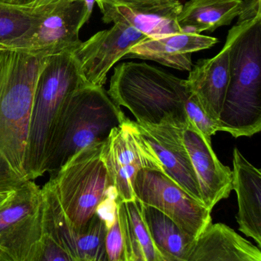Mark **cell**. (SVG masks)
I'll use <instances>...</instances> for the list:
<instances>
[{"label": "cell", "instance_id": "cell-25", "mask_svg": "<svg viewBox=\"0 0 261 261\" xmlns=\"http://www.w3.org/2000/svg\"><path fill=\"white\" fill-rule=\"evenodd\" d=\"M185 109L188 120L194 124L207 140L211 141V137L219 132V125L207 116L196 98L189 92L185 100Z\"/></svg>", "mask_w": 261, "mask_h": 261}, {"label": "cell", "instance_id": "cell-24", "mask_svg": "<svg viewBox=\"0 0 261 261\" xmlns=\"http://www.w3.org/2000/svg\"><path fill=\"white\" fill-rule=\"evenodd\" d=\"M25 261H78L47 234L34 247Z\"/></svg>", "mask_w": 261, "mask_h": 261}, {"label": "cell", "instance_id": "cell-27", "mask_svg": "<svg viewBox=\"0 0 261 261\" xmlns=\"http://www.w3.org/2000/svg\"><path fill=\"white\" fill-rule=\"evenodd\" d=\"M95 215L102 221L106 229H110L117 220L116 193L113 187H110L103 200L97 207Z\"/></svg>", "mask_w": 261, "mask_h": 261}, {"label": "cell", "instance_id": "cell-18", "mask_svg": "<svg viewBox=\"0 0 261 261\" xmlns=\"http://www.w3.org/2000/svg\"><path fill=\"white\" fill-rule=\"evenodd\" d=\"M184 261H261L260 248L225 224L211 222Z\"/></svg>", "mask_w": 261, "mask_h": 261}, {"label": "cell", "instance_id": "cell-32", "mask_svg": "<svg viewBox=\"0 0 261 261\" xmlns=\"http://www.w3.org/2000/svg\"><path fill=\"white\" fill-rule=\"evenodd\" d=\"M0 261H15L13 259L11 258L9 255L5 254L3 251H0Z\"/></svg>", "mask_w": 261, "mask_h": 261}, {"label": "cell", "instance_id": "cell-23", "mask_svg": "<svg viewBox=\"0 0 261 261\" xmlns=\"http://www.w3.org/2000/svg\"><path fill=\"white\" fill-rule=\"evenodd\" d=\"M107 229L94 214L80 231L70 228L64 234L62 246L78 261H108L105 248Z\"/></svg>", "mask_w": 261, "mask_h": 261}, {"label": "cell", "instance_id": "cell-3", "mask_svg": "<svg viewBox=\"0 0 261 261\" xmlns=\"http://www.w3.org/2000/svg\"><path fill=\"white\" fill-rule=\"evenodd\" d=\"M86 85L72 52L48 57L37 80L31 110L28 145L30 180L47 173L54 138L74 92Z\"/></svg>", "mask_w": 261, "mask_h": 261}, {"label": "cell", "instance_id": "cell-15", "mask_svg": "<svg viewBox=\"0 0 261 261\" xmlns=\"http://www.w3.org/2000/svg\"><path fill=\"white\" fill-rule=\"evenodd\" d=\"M228 83L229 50L227 44L213 58L199 60L192 67L188 79L184 80L187 90L196 98L207 116L218 125Z\"/></svg>", "mask_w": 261, "mask_h": 261}, {"label": "cell", "instance_id": "cell-8", "mask_svg": "<svg viewBox=\"0 0 261 261\" xmlns=\"http://www.w3.org/2000/svg\"><path fill=\"white\" fill-rule=\"evenodd\" d=\"M43 234L41 188L29 180L0 206V251L25 261Z\"/></svg>", "mask_w": 261, "mask_h": 261}, {"label": "cell", "instance_id": "cell-13", "mask_svg": "<svg viewBox=\"0 0 261 261\" xmlns=\"http://www.w3.org/2000/svg\"><path fill=\"white\" fill-rule=\"evenodd\" d=\"M104 23L131 26L148 38L182 33L178 17L182 5L179 0L118 2L95 0Z\"/></svg>", "mask_w": 261, "mask_h": 261}, {"label": "cell", "instance_id": "cell-33", "mask_svg": "<svg viewBox=\"0 0 261 261\" xmlns=\"http://www.w3.org/2000/svg\"><path fill=\"white\" fill-rule=\"evenodd\" d=\"M112 1H118V2H139V1H147V0H112Z\"/></svg>", "mask_w": 261, "mask_h": 261}, {"label": "cell", "instance_id": "cell-11", "mask_svg": "<svg viewBox=\"0 0 261 261\" xmlns=\"http://www.w3.org/2000/svg\"><path fill=\"white\" fill-rule=\"evenodd\" d=\"M87 21L84 0L58 4L42 12L33 35L18 51L45 57L63 52L73 53L82 42L79 32Z\"/></svg>", "mask_w": 261, "mask_h": 261}, {"label": "cell", "instance_id": "cell-21", "mask_svg": "<svg viewBox=\"0 0 261 261\" xmlns=\"http://www.w3.org/2000/svg\"><path fill=\"white\" fill-rule=\"evenodd\" d=\"M141 210L152 239L162 260H185L195 240L156 208L141 203Z\"/></svg>", "mask_w": 261, "mask_h": 261}, {"label": "cell", "instance_id": "cell-22", "mask_svg": "<svg viewBox=\"0 0 261 261\" xmlns=\"http://www.w3.org/2000/svg\"><path fill=\"white\" fill-rule=\"evenodd\" d=\"M42 12L0 1V49L18 50L33 35Z\"/></svg>", "mask_w": 261, "mask_h": 261}, {"label": "cell", "instance_id": "cell-12", "mask_svg": "<svg viewBox=\"0 0 261 261\" xmlns=\"http://www.w3.org/2000/svg\"><path fill=\"white\" fill-rule=\"evenodd\" d=\"M187 122L170 119L159 125H148L133 121L157 156L164 173L192 197L203 204L196 173L182 139Z\"/></svg>", "mask_w": 261, "mask_h": 261}, {"label": "cell", "instance_id": "cell-1", "mask_svg": "<svg viewBox=\"0 0 261 261\" xmlns=\"http://www.w3.org/2000/svg\"><path fill=\"white\" fill-rule=\"evenodd\" d=\"M47 58L0 49V193H12L30 180L31 110L37 80Z\"/></svg>", "mask_w": 261, "mask_h": 261}, {"label": "cell", "instance_id": "cell-16", "mask_svg": "<svg viewBox=\"0 0 261 261\" xmlns=\"http://www.w3.org/2000/svg\"><path fill=\"white\" fill-rule=\"evenodd\" d=\"M219 40L201 34L181 33L158 38H147L131 47L125 58L156 61L182 71L193 67L192 55L210 48Z\"/></svg>", "mask_w": 261, "mask_h": 261}, {"label": "cell", "instance_id": "cell-2", "mask_svg": "<svg viewBox=\"0 0 261 261\" xmlns=\"http://www.w3.org/2000/svg\"><path fill=\"white\" fill-rule=\"evenodd\" d=\"M229 83L219 132L234 138L261 130V16L238 21L229 31Z\"/></svg>", "mask_w": 261, "mask_h": 261}, {"label": "cell", "instance_id": "cell-9", "mask_svg": "<svg viewBox=\"0 0 261 261\" xmlns=\"http://www.w3.org/2000/svg\"><path fill=\"white\" fill-rule=\"evenodd\" d=\"M101 158L116 192V202L135 199L133 184L139 170L163 171L157 156L130 119L111 130L103 144Z\"/></svg>", "mask_w": 261, "mask_h": 261}, {"label": "cell", "instance_id": "cell-4", "mask_svg": "<svg viewBox=\"0 0 261 261\" xmlns=\"http://www.w3.org/2000/svg\"><path fill=\"white\" fill-rule=\"evenodd\" d=\"M107 94L142 125H159L170 119L187 122L188 92L184 80L147 63L127 62L115 67Z\"/></svg>", "mask_w": 261, "mask_h": 261}, {"label": "cell", "instance_id": "cell-17", "mask_svg": "<svg viewBox=\"0 0 261 261\" xmlns=\"http://www.w3.org/2000/svg\"><path fill=\"white\" fill-rule=\"evenodd\" d=\"M233 190L238 197L239 230L261 247V172L235 147L233 152Z\"/></svg>", "mask_w": 261, "mask_h": 261}, {"label": "cell", "instance_id": "cell-28", "mask_svg": "<svg viewBox=\"0 0 261 261\" xmlns=\"http://www.w3.org/2000/svg\"><path fill=\"white\" fill-rule=\"evenodd\" d=\"M261 0H243L239 21H246L261 16Z\"/></svg>", "mask_w": 261, "mask_h": 261}, {"label": "cell", "instance_id": "cell-6", "mask_svg": "<svg viewBox=\"0 0 261 261\" xmlns=\"http://www.w3.org/2000/svg\"><path fill=\"white\" fill-rule=\"evenodd\" d=\"M103 142L78 151L50 176L64 216L77 231L84 228L111 187L101 158Z\"/></svg>", "mask_w": 261, "mask_h": 261}, {"label": "cell", "instance_id": "cell-20", "mask_svg": "<svg viewBox=\"0 0 261 261\" xmlns=\"http://www.w3.org/2000/svg\"><path fill=\"white\" fill-rule=\"evenodd\" d=\"M127 261H163L143 216L139 200L116 202Z\"/></svg>", "mask_w": 261, "mask_h": 261}, {"label": "cell", "instance_id": "cell-31", "mask_svg": "<svg viewBox=\"0 0 261 261\" xmlns=\"http://www.w3.org/2000/svg\"><path fill=\"white\" fill-rule=\"evenodd\" d=\"M9 4L16 5L19 6H27L32 4L35 0H0Z\"/></svg>", "mask_w": 261, "mask_h": 261}, {"label": "cell", "instance_id": "cell-14", "mask_svg": "<svg viewBox=\"0 0 261 261\" xmlns=\"http://www.w3.org/2000/svg\"><path fill=\"white\" fill-rule=\"evenodd\" d=\"M186 148L197 178L203 205L210 211L233 190L232 170L219 161L208 141L189 120L182 132Z\"/></svg>", "mask_w": 261, "mask_h": 261}, {"label": "cell", "instance_id": "cell-7", "mask_svg": "<svg viewBox=\"0 0 261 261\" xmlns=\"http://www.w3.org/2000/svg\"><path fill=\"white\" fill-rule=\"evenodd\" d=\"M135 199L168 216L196 240L211 223V211L192 197L162 170H139L133 184Z\"/></svg>", "mask_w": 261, "mask_h": 261}, {"label": "cell", "instance_id": "cell-19", "mask_svg": "<svg viewBox=\"0 0 261 261\" xmlns=\"http://www.w3.org/2000/svg\"><path fill=\"white\" fill-rule=\"evenodd\" d=\"M243 0H189L182 5L178 24L182 33L213 32L239 16Z\"/></svg>", "mask_w": 261, "mask_h": 261}, {"label": "cell", "instance_id": "cell-5", "mask_svg": "<svg viewBox=\"0 0 261 261\" xmlns=\"http://www.w3.org/2000/svg\"><path fill=\"white\" fill-rule=\"evenodd\" d=\"M128 120L104 87L82 85L70 96L54 138L47 173L55 174L72 156L103 142Z\"/></svg>", "mask_w": 261, "mask_h": 261}, {"label": "cell", "instance_id": "cell-26", "mask_svg": "<svg viewBox=\"0 0 261 261\" xmlns=\"http://www.w3.org/2000/svg\"><path fill=\"white\" fill-rule=\"evenodd\" d=\"M105 248L107 260L127 261L124 239L118 219L106 233Z\"/></svg>", "mask_w": 261, "mask_h": 261}, {"label": "cell", "instance_id": "cell-29", "mask_svg": "<svg viewBox=\"0 0 261 261\" xmlns=\"http://www.w3.org/2000/svg\"><path fill=\"white\" fill-rule=\"evenodd\" d=\"M68 1L72 0H35L32 4L27 6V7L30 8L34 12L40 13L55 7L58 4Z\"/></svg>", "mask_w": 261, "mask_h": 261}, {"label": "cell", "instance_id": "cell-30", "mask_svg": "<svg viewBox=\"0 0 261 261\" xmlns=\"http://www.w3.org/2000/svg\"><path fill=\"white\" fill-rule=\"evenodd\" d=\"M84 2L85 4L86 19L88 21L89 18L91 16L92 12H93L95 0H84Z\"/></svg>", "mask_w": 261, "mask_h": 261}, {"label": "cell", "instance_id": "cell-10", "mask_svg": "<svg viewBox=\"0 0 261 261\" xmlns=\"http://www.w3.org/2000/svg\"><path fill=\"white\" fill-rule=\"evenodd\" d=\"M147 38L131 26L114 23L110 29L81 42L73 55L86 85L104 87L114 64L124 59L131 47Z\"/></svg>", "mask_w": 261, "mask_h": 261}]
</instances>
